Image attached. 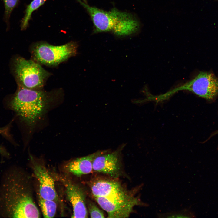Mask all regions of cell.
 Instances as JSON below:
<instances>
[{
    "instance_id": "6da1fadb",
    "label": "cell",
    "mask_w": 218,
    "mask_h": 218,
    "mask_svg": "<svg viewBox=\"0 0 218 218\" xmlns=\"http://www.w3.org/2000/svg\"><path fill=\"white\" fill-rule=\"evenodd\" d=\"M27 179L22 173L15 170L6 175L0 191V208L7 217H40Z\"/></svg>"
},
{
    "instance_id": "7a4b0ae2",
    "label": "cell",
    "mask_w": 218,
    "mask_h": 218,
    "mask_svg": "<svg viewBox=\"0 0 218 218\" xmlns=\"http://www.w3.org/2000/svg\"><path fill=\"white\" fill-rule=\"evenodd\" d=\"M56 92L28 89L18 85L9 106L32 129L55 99Z\"/></svg>"
},
{
    "instance_id": "3957f363",
    "label": "cell",
    "mask_w": 218,
    "mask_h": 218,
    "mask_svg": "<svg viewBox=\"0 0 218 218\" xmlns=\"http://www.w3.org/2000/svg\"><path fill=\"white\" fill-rule=\"evenodd\" d=\"M77 0L90 15L94 27V33L111 31L117 36H124L135 34L141 28L139 19L131 13L115 8L105 11Z\"/></svg>"
},
{
    "instance_id": "277c9868",
    "label": "cell",
    "mask_w": 218,
    "mask_h": 218,
    "mask_svg": "<svg viewBox=\"0 0 218 218\" xmlns=\"http://www.w3.org/2000/svg\"><path fill=\"white\" fill-rule=\"evenodd\" d=\"M13 70L18 85L35 90L42 89L51 74L34 61L21 57L14 60Z\"/></svg>"
},
{
    "instance_id": "5b68a950",
    "label": "cell",
    "mask_w": 218,
    "mask_h": 218,
    "mask_svg": "<svg viewBox=\"0 0 218 218\" xmlns=\"http://www.w3.org/2000/svg\"><path fill=\"white\" fill-rule=\"evenodd\" d=\"M78 47V44L73 41L60 46L39 42L31 46V51L34 61L40 64L56 66L75 56Z\"/></svg>"
},
{
    "instance_id": "8992f818",
    "label": "cell",
    "mask_w": 218,
    "mask_h": 218,
    "mask_svg": "<svg viewBox=\"0 0 218 218\" xmlns=\"http://www.w3.org/2000/svg\"><path fill=\"white\" fill-rule=\"evenodd\" d=\"M181 90L189 91L207 100L213 99L218 95V78L211 72H201L194 78L183 84L159 95L158 98L163 101Z\"/></svg>"
},
{
    "instance_id": "52a82bcc",
    "label": "cell",
    "mask_w": 218,
    "mask_h": 218,
    "mask_svg": "<svg viewBox=\"0 0 218 218\" xmlns=\"http://www.w3.org/2000/svg\"><path fill=\"white\" fill-rule=\"evenodd\" d=\"M90 187L94 197H102L111 200L126 201L139 199L116 180L97 179L91 182Z\"/></svg>"
},
{
    "instance_id": "ba28073f",
    "label": "cell",
    "mask_w": 218,
    "mask_h": 218,
    "mask_svg": "<svg viewBox=\"0 0 218 218\" xmlns=\"http://www.w3.org/2000/svg\"><path fill=\"white\" fill-rule=\"evenodd\" d=\"M125 146L123 144L114 151L104 153L96 157L93 161V170L114 178L119 177L121 174V170L120 154Z\"/></svg>"
},
{
    "instance_id": "9c48e42d",
    "label": "cell",
    "mask_w": 218,
    "mask_h": 218,
    "mask_svg": "<svg viewBox=\"0 0 218 218\" xmlns=\"http://www.w3.org/2000/svg\"><path fill=\"white\" fill-rule=\"evenodd\" d=\"M94 198L100 207L108 214V218L128 217L135 206L143 205L140 200L124 201L113 200L102 197Z\"/></svg>"
},
{
    "instance_id": "30bf717a",
    "label": "cell",
    "mask_w": 218,
    "mask_h": 218,
    "mask_svg": "<svg viewBox=\"0 0 218 218\" xmlns=\"http://www.w3.org/2000/svg\"><path fill=\"white\" fill-rule=\"evenodd\" d=\"M31 160L33 170L39 183V195L44 199L56 201L58 196L53 179L43 165Z\"/></svg>"
},
{
    "instance_id": "8fae6325",
    "label": "cell",
    "mask_w": 218,
    "mask_h": 218,
    "mask_svg": "<svg viewBox=\"0 0 218 218\" xmlns=\"http://www.w3.org/2000/svg\"><path fill=\"white\" fill-rule=\"evenodd\" d=\"M66 192L73 208L72 218H87L88 213L85 195L82 188L77 184L68 182L66 183Z\"/></svg>"
},
{
    "instance_id": "7c38bea8",
    "label": "cell",
    "mask_w": 218,
    "mask_h": 218,
    "mask_svg": "<svg viewBox=\"0 0 218 218\" xmlns=\"http://www.w3.org/2000/svg\"><path fill=\"white\" fill-rule=\"evenodd\" d=\"M107 153V151H100L88 156L77 158L68 163L65 168L68 172L77 176L91 173L92 170L93 163L97 156Z\"/></svg>"
},
{
    "instance_id": "4fadbf2b",
    "label": "cell",
    "mask_w": 218,
    "mask_h": 218,
    "mask_svg": "<svg viewBox=\"0 0 218 218\" xmlns=\"http://www.w3.org/2000/svg\"><path fill=\"white\" fill-rule=\"evenodd\" d=\"M39 203L44 217L53 218L54 216L57 209L56 201L44 199L39 195Z\"/></svg>"
},
{
    "instance_id": "5bb4252c",
    "label": "cell",
    "mask_w": 218,
    "mask_h": 218,
    "mask_svg": "<svg viewBox=\"0 0 218 218\" xmlns=\"http://www.w3.org/2000/svg\"><path fill=\"white\" fill-rule=\"evenodd\" d=\"M46 0H33L28 6L25 15L22 21L21 26V30H24L27 28L32 12L41 6Z\"/></svg>"
},
{
    "instance_id": "9a60e30c",
    "label": "cell",
    "mask_w": 218,
    "mask_h": 218,
    "mask_svg": "<svg viewBox=\"0 0 218 218\" xmlns=\"http://www.w3.org/2000/svg\"><path fill=\"white\" fill-rule=\"evenodd\" d=\"M5 7L4 19L7 28L10 26L9 20L11 13L16 6L18 0H3Z\"/></svg>"
},
{
    "instance_id": "2e32d148",
    "label": "cell",
    "mask_w": 218,
    "mask_h": 218,
    "mask_svg": "<svg viewBox=\"0 0 218 218\" xmlns=\"http://www.w3.org/2000/svg\"><path fill=\"white\" fill-rule=\"evenodd\" d=\"M194 216L192 212L186 210L173 213L160 214L158 216L161 217H194Z\"/></svg>"
},
{
    "instance_id": "e0dca14e",
    "label": "cell",
    "mask_w": 218,
    "mask_h": 218,
    "mask_svg": "<svg viewBox=\"0 0 218 218\" xmlns=\"http://www.w3.org/2000/svg\"><path fill=\"white\" fill-rule=\"evenodd\" d=\"M88 208L91 218H104L103 212L93 202H90Z\"/></svg>"
},
{
    "instance_id": "ac0fdd59",
    "label": "cell",
    "mask_w": 218,
    "mask_h": 218,
    "mask_svg": "<svg viewBox=\"0 0 218 218\" xmlns=\"http://www.w3.org/2000/svg\"><path fill=\"white\" fill-rule=\"evenodd\" d=\"M8 132V129L6 127L0 128V134L4 136L6 135Z\"/></svg>"
},
{
    "instance_id": "d6986e66",
    "label": "cell",
    "mask_w": 218,
    "mask_h": 218,
    "mask_svg": "<svg viewBox=\"0 0 218 218\" xmlns=\"http://www.w3.org/2000/svg\"><path fill=\"white\" fill-rule=\"evenodd\" d=\"M83 0L84 2L87 3H86L87 2H86V0Z\"/></svg>"
},
{
    "instance_id": "ffe728a7",
    "label": "cell",
    "mask_w": 218,
    "mask_h": 218,
    "mask_svg": "<svg viewBox=\"0 0 218 218\" xmlns=\"http://www.w3.org/2000/svg\"><path fill=\"white\" fill-rule=\"evenodd\" d=\"M217 133H218V132H217Z\"/></svg>"
}]
</instances>
